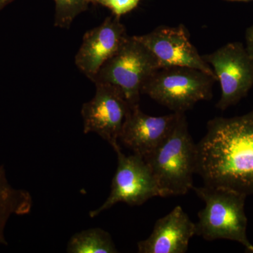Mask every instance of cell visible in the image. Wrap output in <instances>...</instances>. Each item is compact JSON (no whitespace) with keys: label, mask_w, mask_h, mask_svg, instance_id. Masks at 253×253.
I'll return each mask as SVG.
<instances>
[{"label":"cell","mask_w":253,"mask_h":253,"mask_svg":"<svg viewBox=\"0 0 253 253\" xmlns=\"http://www.w3.org/2000/svg\"><path fill=\"white\" fill-rule=\"evenodd\" d=\"M224 1H252V0H224Z\"/></svg>","instance_id":"cell-19"},{"label":"cell","mask_w":253,"mask_h":253,"mask_svg":"<svg viewBox=\"0 0 253 253\" xmlns=\"http://www.w3.org/2000/svg\"><path fill=\"white\" fill-rule=\"evenodd\" d=\"M89 4L101 5L111 10L116 17L131 12L137 7L141 0H86Z\"/></svg>","instance_id":"cell-16"},{"label":"cell","mask_w":253,"mask_h":253,"mask_svg":"<svg viewBox=\"0 0 253 253\" xmlns=\"http://www.w3.org/2000/svg\"><path fill=\"white\" fill-rule=\"evenodd\" d=\"M69 253H117L116 245L109 232L92 228L74 234L68 242Z\"/></svg>","instance_id":"cell-14"},{"label":"cell","mask_w":253,"mask_h":253,"mask_svg":"<svg viewBox=\"0 0 253 253\" xmlns=\"http://www.w3.org/2000/svg\"><path fill=\"white\" fill-rule=\"evenodd\" d=\"M55 26L68 28L78 15L88 9L86 0H54Z\"/></svg>","instance_id":"cell-15"},{"label":"cell","mask_w":253,"mask_h":253,"mask_svg":"<svg viewBox=\"0 0 253 253\" xmlns=\"http://www.w3.org/2000/svg\"><path fill=\"white\" fill-rule=\"evenodd\" d=\"M144 160L162 197L183 196L193 189L197 169V144L190 134L185 113H179L169 135Z\"/></svg>","instance_id":"cell-2"},{"label":"cell","mask_w":253,"mask_h":253,"mask_svg":"<svg viewBox=\"0 0 253 253\" xmlns=\"http://www.w3.org/2000/svg\"><path fill=\"white\" fill-rule=\"evenodd\" d=\"M159 68L150 50L135 36H128L91 81L94 84L116 86L129 104L134 106L139 105L145 83Z\"/></svg>","instance_id":"cell-5"},{"label":"cell","mask_w":253,"mask_h":253,"mask_svg":"<svg viewBox=\"0 0 253 253\" xmlns=\"http://www.w3.org/2000/svg\"><path fill=\"white\" fill-rule=\"evenodd\" d=\"M32 207L31 194L26 190L13 187L6 177L4 166H0V244L8 245L4 231L11 216L27 214Z\"/></svg>","instance_id":"cell-13"},{"label":"cell","mask_w":253,"mask_h":253,"mask_svg":"<svg viewBox=\"0 0 253 253\" xmlns=\"http://www.w3.org/2000/svg\"><path fill=\"white\" fill-rule=\"evenodd\" d=\"M246 49L253 59V24L246 31Z\"/></svg>","instance_id":"cell-17"},{"label":"cell","mask_w":253,"mask_h":253,"mask_svg":"<svg viewBox=\"0 0 253 253\" xmlns=\"http://www.w3.org/2000/svg\"><path fill=\"white\" fill-rule=\"evenodd\" d=\"M12 1L13 0H0V9Z\"/></svg>","instance_id":"cell-18"},{"label":"cell","mask_w":253,"mask_h":253,"mask_svg":"<svg viewBox=\"0 0 253 253\" xmlns=\"http://www.w3.org/2000/svg\"><path fill=\"white\" fill-rule=\"evenodd\" d=\"M180 113L151 116L132 106L123 126L119 140L133 154L146 158L169 135Z\"/></svg>","instance_id":"cell-11"},{"label":"cell","mask_w":253,"mask_h":253,"mask_svg":"<svg viewBox=\"0 0 253 253\" xmlns=\"http://www.w3.org/2000/svg\"><path fill=\"white\" fill-rule=\"evenodd\" d=\"M215 78L200 70L182 66L161 68L150 77L141 93L174 113H185L212 98Z\"/></svg>","instance_id":"cell-4"},{"label":"cell","mask_w":253,"mask_h":253,"mask_svg":"<svg viewBox=\"0 0 253 253\" xmlns=\"http://www.w3.org/2000/svg\"><path fill=\"white\" fill-rule=\"evenodd\" d=\"M203 58L220 84L217 109L224 111L248 94L253 86V59L242 43H228Z\"/></svg>","instance_id":"cell-7"},{"label":"cell","mask_w":253,"mask_h":253,"mask_svg":"<svg viewBox=\"0 0 253 253\" xmlns=\"http://www.w3.org/2000/svg\"><path fill=\"white\" fill-rule=\"evenodd\" d=\"M95 86L94 97L82 107L83 130L84 134L96 133L115 151L120 146V136L132 106L116 86L108 84Z\"/></svg>","instance_id":"cell-8"},{"label":"cell","mask_w":253,"mask_h":253,"mask_svg":"<svg viewBox=\"0 0 253 253\" xmlns=\"http://www.w3.org/2000/svg\"><path fill=\"white\" fill-rule=\"evenodd\" d=\"M128 36L126 26L116 16H109L86 32L75 59L77 67L92 81L106 61L117 52Z\"/></svg>","instance_id":"cell-10"},{"label":"cell","mask_w":253,"mask_h":253,"mask_svg":"<svg viewBox=\"0 0 253 253\" xmlns=\"http://www.w3.org/2000/svg\"><path fill=\"white\" fill-rule=\"evenodd\" d=\"M197 149L196 174L204 184L253 195V110L211 120Z\"/></svg>","instance_id":"cell-1"},{"label":"cell","mask_w":253,"mask_h":253,"mask_svg":"<svg viewBox=\"0 0 253 253\" xmlns=\"http://www.w3.org/2000/svg\"><path fill=\"white\" fill-rule=\"evenodd\" d=\"M195 235L196 223L177 206L156 221L147 239L138 242V253H185Z\"/></svg>","instance_id":"cell-12"},{"label":"cell","mask_w":253,"mask_h":253,"mask_svg":"<svg viewBox=\"0 0 253 253\" xmlns=\"http://www.w3.org/2000/svg\"><path fill=\"white\" fill-rule=\"evenodd\" d=\"M115 151L117 154L118 166L113 178L111 193L104 204L89 212L91 218L97 217L118 203L131 206H141L152 198L162 197L151 168L144 158L134 154L126 156L121 146Z\"/></svg>","instance_id":"cell-6"},{"label":"cell","mask_w":253,"mask_h":253,"mask_svg":"<svg viewBox=\"0 0 253 253\" xmlns=\"http://www.w3.org/2000/svg\"><path fill=\"white\" fill-rule=\"evenodd\" d=\"M157 60L160 68L182 66L200 70L216 78L211 66L190 41L184 25L176 27L161 26L143 36H135Z\"/></svg>","instance_id":"cell-9"},{"label":"cell","mask_w":253,"mask_h":253,"mask_svg":"<svg viewBox=\"0 0 253 253\" xmlns=\"http://www.w3.org/2000/svg\"><path fill=\"white\" fill-rule=\"evenodd\" d=\"M204 201L205 207L198 213L196 235L206 241L230 240L239 243L250 253L253 245L247 236L248 219L245 212L247 196L222 186L206 185L193 188Z\"/></svg>","instance_id":"cell-3"}]
</instances>
